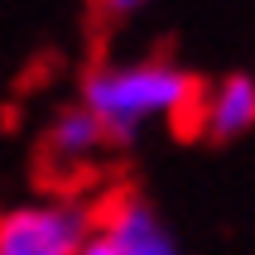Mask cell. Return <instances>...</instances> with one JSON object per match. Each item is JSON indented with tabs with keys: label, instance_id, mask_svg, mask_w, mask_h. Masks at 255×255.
Returning a JSON list of instances; mask_svg holds the SVG:
<instances>
[{
	"label": "cell",
	"instance_id": "obj_1",
	"mask_svg": "<svg viewBox=\"0 0 255 255\" xmlns=\"http://www.w3.org/2000/svg\"><path fill=\"white\" fill-rule=\"evenodd\" d=\"M87 111L97 116V126L106 140H126L144 121L154 116H183L202 106V87L193 72L173 68L164 58L149 63H116V68H97L82 87Z\"/></svg>",
	"mask_w": 255,
	"mask_h": 255
},
{
	"label": "cell",
	"instance_id": "obj_2",
	"mask_svg": "<svg viewBox=\"0 0 255 255\" xmlns=\"http://www.w3.org/2000/svg\"><path fill=\"white\" fill-rule=\"evenodd\" d=\"M101 217L82 202H29L0 212V255H77Z\"/></svg>",
	"mask_w": 255,
	"mask_h": 255
},
{
	"label": "cell",
	"instance_id": "obj_3",
	"mask_svg": "<svg viewBox=\"0 0 255 255\" xmlns=\"http://www.w3.org/2000/svg\"><path fill=\"white\" fill-rule=\"evenodd\" d=\"M77 255H178V246L144 202H116Z\"/></svg>",
	"mask_w": 255,
	"mask_h": 255
},
{
	"label": "cell",
	"instance_id": "obj_4",
	"mask_svg": "<svg viewBox=\"0 0 255 255\" xmlns=\"http://www.w3.org/2000/svg\"><path fill=\"white\" fill-rule=\"evenodd\" d=\"M198 121H202V130L212 140H236L241 130L255 126V82L241 77V72L227 77V82H217L212 97H202Z\"/></svg>",
	"mask_w": 255,
	"mask_h": 255
},
{
	"label": "cell",
	"instance_id": "obj_5",
	"mask_svg": "<svg viewBox=\"0 0 255 255\" xmlns=\"http://www.w3.org/2000/svg\"><path fill=\"white\" fill-rule=\"evenodd\" d=\"M97 140H106V135H101L97 116L82 106V111H63L53 121L43 149H48V159H87L92 149H97Z\"/></svg>",
	"mask_w": 255,
	"mask_h": 255
},
{
	"label": "cell",
	"instance_id": "obj_6",
	"mask_svg": "<svg viewBox=\"0 0 255 255\" xmlns=\"http://www.w3.org/2000/svg\"><path fill=\"white\" fill-rule=\"evenodd\" d=\"M135 5H144V0H101V10H106V14H130Z\"/></svg>",
	"mask_w": 255,
	"mask_h": 255
}]
</instances>
